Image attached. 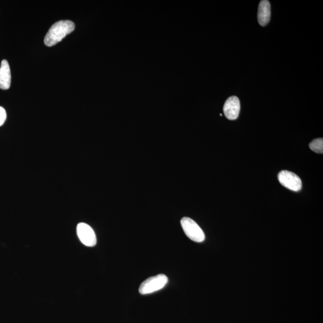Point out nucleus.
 <instances>
[{
    "instance_id": "obj_1",
    "label": "nucleus",
    "mask_w": 323,
    "mask_h": 323,
    "mask_svg": "<svg viewBox=\"0 0 323 323\" xmlns=\"http://www.w3.org/2000/svg\"><path fill=\"white\" fill-rule=\"evenodd\" d=\"M74 29V23L71 20H60L50 27L44 38V44L49 47L56 45Z\"/></svg>"
},
{
    "instance_id": "obj_2",
    "label": "nucleus",
    "mask_w": 323,
    "mask_h": 323,
    "mask_svg": "<svg viewBox=\"0 0 323 323\" xmlns=\"http://www.w3.org/2000/svg\"><path fill=\"white\" fill-rule=\"evenodd\" d=\"M168 281V277L164 274L150 277L140 285V293L145 295L159 291L166 286Z\"/></svg>"
},
{
    "instance_id": "obj_3",
    "label": "nucleus",
    "mask_w": 323,
    "mask_h": 323,
    "mask_svg": "<svg viewBox=\"0 0 323 323\" xmlns=\"http://www.w3.org/2000/svg\"><path fill=\"white\" fill-rule=\"evenodd\" d=\"M181 225L185 234L189 238L196 243H202L205 236L203 231L194 220L189 218L181 219Z\"/></svg>"
},
{
    "instance_id": "obj_4",
    "label": "nucleus",
    "mask_w": 323,
    "mask_h": 323,
    "mask_svg": "<svg viewBox=\"0 0 323 323\" xmlns=\"http://www.w3.org/2000/svg\"><path fill=\"white\" fill-rule=\"evenodd\" d=\"M278 180L284 187L292 191L298 192L302 187V180L300 177L292 172L281 171L278 176Z\"/></svg>"
},
{
    "instance_id": "obj_5",
    "label": "nucleus",
    "mask_w": 323,
    "mask_h": 323,
    "mask_svg": "<svg viewBox=\"0 0 323 323\" xmlns=\"http://www.w3.org/2000/svg\"><path fill=\"white\" fill-rule=\"evenodd\" d=\"M79 239L87 247H94L97 244V237L91 227L85 223H80L77 227Z\"/></svg>"
},
{
    "instance_id": "obj_6",
    "label": "nucleus",
    "mask_w": 323,
    "mask_h": 323,
    "mask_svg": "<svg viewBox=\"0 0 323 323\" xmlns=\"http://www.w3.org/2000/svg\"><path fill=\"white\" fill-rule=\"evenodd\" d=\"M240 107V102L238 97L235 96L229 97L227 99L223 106V112L226 118L231 120L238 118Z\"/></svg>"
},
{
    "instance_id": "obj_7",
    "label": "nucleus",
    "mask_w": 323,
    "mask_h": 323,
    "mask_svg": "<svg viewBox=\"0 0 323 323\" xmlns=\"http://www.w3.org/2000/svg\"><path fill=\"white\" fill-rule=\"evenodd\" d=\"M11 85V72L9 63L3 60L0 67V89L3 90L9 89Z\"/></svg>"
},
{
    "instance_id": "obj_8",
    "label": "nucleus",
    "mask_w": 323,
    "mask_h": 323,
    "mask_svg": "<svg viewBox=\"0 0 323 323\" xmlns=\"http://www.w3.org/2000/svg\"><path fill=\"white\" fill-rule=\"evenodd\" d=\"M271 5L269 1L263 0L259 5L257 18L261 26H264L269 23L271 18Z\"/></svg>"
},
{
    "instance_id": "obj_9",
    "label": "nucleus",
    "mask_w": 323,
    "mask_h": 323,
    "mask_svg": "<svg viewBox=\"0 0 323 323\" xmlns=\"http://www.w3.org/2000/svg\"><path fill=\"white\" fill-rule=\"evenodd\" d=\"M309 148L313 152L317 153H323V139H315L309 144Z\"/></svg>"
},
{
    "instance_id": "obj_10",
    "label": "nucleus",
    "mask_w": 323,
    "mask_h": 323,
    "mask_svg": "<svg viewBox=\"0 0 323 323\" xmlns=\"http://www.w3.org/2000/svg\"><path fill=\"white\" fill-rule=\"evenodd\" d=\"M7 118V113L5 109L0 106V126L4 124Z\"/></svg>"
}]
</instances>
